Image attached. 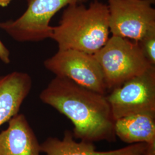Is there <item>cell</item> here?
Here are the masks:
<instances>
[{
	"label": "cell",
	"mask_w": 155,
	"mask_h": 155,
	"mask_svg": "<svg viewBox=\"0 0 155 155\" xmlns=\"http://www.w3.org/2000/svg\"><path fill=\"white\" fill-rule=\"evenodd\" d=\"M0 133V155H40V144L23 114L18 113Z\"/></svg>",
	"instance_id": "ba28073f"
},
{
	"label": "cell",
	"mask_w": 155,
	"mask_h": 155,
	"mask_svg": "<svg viewBox=\"0 0 155 155\" xmlns=\"http://www.w3.org/2000/svg\"><path fill=\"white\" fill-rule=\"evenodd\" d=\"M32 84L31 78L25 72L13 71L0 76V127L18 113Z\"/></svg>",
	"instance_id": "30bf717a"
},
{
	"label": "cell",
	"mask_w": 155,
	"mask_h": 155,
	"mask_svg": "<svg viewBox=\"0 0 155 155\" xmlns=\"http://www.w3.org/2000/svg\"><path fill=\"white\" fill-rule=\"evenodd\" d=\"M109 33L108 6L95 0L88 8L82 4L67 6L50 38L58 43L59 50L94 54L105 45Z\"/></svg>",
	"instance_id": "7a4b0ae2"
},
{
	"label": "cell",
	"mask_w": 155,
	"mask_h": 155,
	"mask_svg": "<svg viewBox=\"0 0 155 155\" xmlns=\"http://www.w3.org/2000/svg\"><path fill=\"white\" fill-rule=\"evenodd\" d=\"M39 97L72 122L75 139L92 143L116 141L115 120L106 95L55 77Z\"/></svg>",
	"instance_id": "6da1fadb"
},
{
	"label": "cell",
	"mask_w": 155,
	"mask_h": 155,
	"mask_svg": "<svg viewBox=\"0 0 155 155\" xmlns=\"http://www.w3.org/2000/svg\"><path fill=\"white\" fill-rule=\"evenodd\" d=\"M46 69L56 77L106 95L107 89L100 63L94 54L78 50H59L44 62Z\"/></svg>",
	"instance_id": "5b68a950"
},
{
	"label": "cell",
	"mask_w": 155,
	"mask_h": 155,
	"mask_svg": "<svg viewBox=\"0 0 155 155\" xmlns=\"http://www.w3.org/2000/svg\"><path fill=\"white\" fill-rule=\"evenodd\" d=\"M136 155H155V145H150L144 152Z\"/></svg>",
	"instance_id": "5bb4252c"
},
{
	"label": "cell",
	"mask_w": 155,
	"mask_h": 155,
	"mask_svg": "<svg viewBox=\"0 0 155 155\" xmlns=\"http://www.w3.org/2000/svg\"><path fill=\"white\" fill-rule=\"evenodd\" d=\"M116 136L127 144L155 145V112L141 113L115 120Z\"/></svg>",
	"instance_id": "8fae6325"
},
{
	"label": "cell",
	"mask_w": 155,
	"mask_h": 155,
	"mask_svg": "<svg viewBox=\"0 0 155 155\" xmlns=\"http://www.w3.org/2000/svg\"><path fill=\"white\" fill-rule=\"evenodd\" d=\"M0 59L5 64L11 63L10 52L0 40Z\"/></svg>",
	"instance_id": "4fadbf2b"
},
{
	"label": "cell",
	"mask_w": 155,
	"mask_h": 155,
	"mask_svg": "<svg viewBox=\"0 0 155 155\" xmlns=\"http://www.w3.org/2000/svg\"><path fill=\"white\" fill-rule=\"evenodd\" d=\"M87 0H27V8L16 20L0 22V28L19 42H36L50 38L51 20L64 7Z\"/></svg>",
	"instance_id": "277c9868"
},
{
	"label": "cell",
	"mask_w": 155,
	"mask_h": 155,
	"mask_svg": "<svg viewBox=\"0 0 155 155\" xmlns=\"http://www.w3.org/2000/svg\"><path fill=\"white\" fill-rule=\"evenodd\" d=\"M12 0H0V6L4 8L9 5Z\"/></svg>",
	"instance_id": "9a60e30c"
},
{
	"label": "cell",
	"mask_w": 155,
	"mask_h": 155,
	"mask_svg": "<svg viewBox=\"0 0 155 155\" xmlns=\"http://www.w3.org/2000/svg\"><path fill=\"white\" fill-rule=\"evenodd\" d=\"M155 0H108L113 36L138 42L155 32Z\"/></svg>",
	"instance_id": "8992f818"
},
{
	"label": "cell",
	"mask_w": 155,
	"mask_h": 155,
	"mask_svg": "<svg viewBox=\"0 0 155 155\" xmlns=\"http://www.w3.org/2000/svg\"><path fill=\"white\" fill-rule=\"evenodd\" d=\"M104 75L107 91L152 67L139 43L130 39L111 36L94 54Z\"/></svg>",
	"instance_id": "3957f363"
},
{
	"label": "cell",
	"mask_w": 155,
	"mask_h": 155,
	"mask_svg": "<svg viewBox=\"0 0 155 155\" xmlns=\"http://www.w3.org/2000/svg\"><path fill=\"white\" fill-rule=\"evenodd\" d=\"M137 43L148 61L155 66V32L147 35Z\"/></svg>",
	"instance_id": "7c38bea8"
},
{
	"label": "cell",
	"mask_w": 155,
	"mask_h": 155,
	"mask_svg": "<svg viewBox=\"0 0 155 155\" xmlns=\"http://www.w3.org/2000/svg\"><path fill=\"white\" fill-rule=\"evenodd\" d=\"M106 98L114 120L134 114L155 112V67L111 90Z\"/></svg>",
	"instance_id": "52a82bcc"
},
{
	"label": "cell",
	"mask_w": 155,
	"mask_h": 155,
	"mask_svg": "<svg viewBox=\"0 0 155 155\" xmlns=\"http://www.w3.org/2000/svg\"><path fill=\"white\" fill-rule=\"evenodd\" d=\"M146 143L130 144L120 149L109 151H98L93 143L81 141L77 142L72 132H64L61 140L50 137L40 144L41 152L46 155H136L147 150Z\"/></svg>",
	"instance_id": "9c48e42d"
}]
</instances>
